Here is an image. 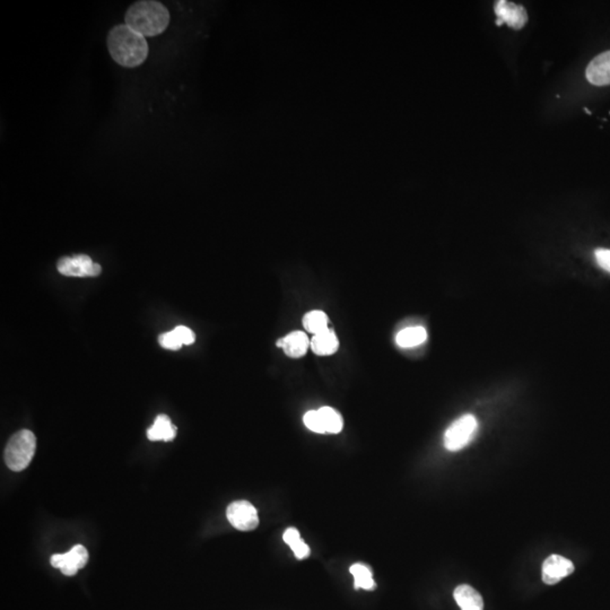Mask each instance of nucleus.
I'll list each match as a JSON object with an SVG mask.
<instances>
[{
    "label": "nucleus",
    "mask_w": 610,
    "mask_h": 610,
    "mask_svg": "<svg viewBox=\"0 0 610 610\" xmlns=\"http://www.w3.org/2000/svg\"><path fill=\"white\" fill-rule=\"evenodd\" d=\"M338 347H340L338 338L331 329L317 333L312 337V340H310V348L315 355H333L338 351Z\"/></svg>",
    "instance_id": "f8f14e48"
},
{
    "label": "nucleus",
    "mask_w": 610,
    "mask_h": 610,
    "mask_svg": "<svg viewBox=\"0 0 610 610\" xmlns=\"http://www.w3.org/2000/svg\"><path fill=\"white\" fill-rule=\"evenodd\" d=\"M283 538L284 542L290 546L293 553L299 560L306 558L310 555V548L301 539V535H299V531L295 528H288L284 533Z\"/></svg>",
    "instance_id": "a211bd4d"
},
{
    "label": "nucleus",
    "mask_w": 610,
    "mask_h": 610,
    "mask_svg": "<svg viewBox=\"0 0 610 610\" xmlns=\"http://www.w3.org/2000/svg\"><path fill=\"white\" fill-rule=\"evenodd\" d=\"M318 413L324 433L338 434L342 432L344 420L342 415L336 409L331 407H322L318 409Z\"/></svg>",
    "instance_id": "dca6fc26"
},
{
    "label": "nucleus",
    "mask_w": 610,
    "mask_h": 610,
    "mask_svg": "<svg viewBox=\"0 0 610 610\" xmlns=\"http://www.w3.org/2000/svg\"><path fill=\"white\" fill-rule=\"evenodd\" d=\"M177 436V427L166 415H159L152 426L147 430V437L150 441H172Z\"/></svg>",
    "instance_id": "4468645a"
},
{
    "label": "nucleus",
    "mask_w": 610,
    "mask_h": 610,
    "mask_svg": "<svg viewBox=\"0 0 610 610\" xmlns=\"http://www.w3.org/2000/svg\"><path fill=\"white\" fill-rule=\"evenodd\" d=\"M228 522L241 531H251L259 524L258 512L250 502L237 501L230 503L226 510Z\"/></svg>",
    "instance_id": "423d86ee"
},
{
    "label": "nucleus",
    "mask_w": 610,
    "mask_h": 610,
    "mask_svg": "<svg viewBox=\"0 0 610 610\" xmlns=\"http://www.w3.org/2000/svg\"><path fill=\"white\" fill-rule=\"evenodd\" d=\"M173 331L178 336L179 340H180L182 345H191L196 340V336H195L193 331H191L190 328L186 327V326H179V327L175 328Z\"/></svg>",
    "instance_id": "4be33fe9"
},
{
    "label": "nucleus",
    "mask_w": 610,
    "mask_h": 610,
    "mask_svg": "<svg viewBox=\"0 0 610 610\" xmlns=\"http://www.w3.org/2000/svg\"><path fill=\"white\" fill-rule=\"evenodd\" d=\"M427 340V333L423 327H409L399 331L395 343L402 348H411L422 345Z\"/></svg>",
    "instance_id": "2eb2a0df"
},
{
    "label": "nucleus",
    "mask_w": 610,
    "mask_h": 610,
    "mask_svg": "<svg viewBox=\"0 0 610 610\" xmlns=\"http://www.w3.org/2000/svg\"><path fill=\"white\" fill-rule=\"evenodd\" d=\"M585 75L592 85L606 86L610 85V50L596 57L589 63Z\"/></svg>",
    "instance_id": "9d476101"
},
{
    "label": "nucleus",
    "mask_w": 610,
    "mask_h": 610,
    "mask_svg": "<svg viewBox=\"0 0 610 610\" xmlns=\"http://www.w3.org/2000/svg\"><path fill=\"white\" fill-rule=\"evenodd\" d=\"M453 597L461 610H484L483 598L471 585L462 584L457 587Z\"/></svg>",
    "instance_id": "ddd939ff"
},
{
    "label": "nucleus",
    "mask_w": 610,
    "mask_h": 610,
    "mask_svg": "<svg viewBox=\"0 0 610 610\" xmlns=\"http://www.w3.org/2000/svg\"><path fill=\"white\" fill-rule=\"evenodd\" d=\"M478 420L473 415L467 414L458 418L445 431L443 443L449 451H460L475 439L478 432Z\"/></svg>",
    "instance_id": "20e7f679"
},
{
    "label": "nucleus",
    "mask_w": 610,
    "mask_h": 610,
    "mask_svg": "<svg viewBox=\"0 0 610 610\" xmlns=\"http://www.w3.org/2000/svg\"><path fill=\"white\" fill-rule=\"evenodd\" d=\"M37 450V437L28 430L15 433L5 449V461L10 471H22L31 464Z\"/></svg>",
    "instance_id": "7ed1b4c3"
},
{
    "label": "nucleus",
    "mask_w": 610,
    "mask_h": 610,
    "mask_svg": "<svg viewBox=\"0 0 610 610\" xmlns=\"http://www.w3.org/2000/svg\"><path fill=\"white\" fill-rule=\"evenodd\" d=\"M574 565L567 558L560 555H551L542 565V581L546 584H556L560 580L572 574Z\"/></svg>",
    "instance_id": "1a4fd4ad"
},
{
    "label": "nucleus",
    "mask_w": 610,
    "mask_h": 610,
    "mask_svg": "<svg viewBox=\"0 0 610 610\" xmlns=\"http://www.w3.org/2000/svg\"><path fill=\"white\" fill-rule=\"evenodd\" d=\"M352 575L354 576V585L355 589H364V590H374L375 589V582H374L373 575L368 567H365L363 564H354L349 569Z\"/></svg>",
    "instance_id": "6ab92c4d"
},
{
    "label": "nucleus",
    "mask_w": 610,
    "mask_h": 610,
    "mask_svg": "<svg viewBox=\"0 0 610 610\" xmlns=\"http://www.w3.org/2000/svg\"><path fill=\"white\" fill-rule=\"evenodd\" d=\"M57 269L68 277H97L102 271L101 266L86 255L63 257L57 264Z\"/></svg>",
    "instance_id": "39448f33"
},
{
    "label": "nucleus",
    "mask_w": 610,
    "mask_h": 610,
    "mask_svg": "<svg viewBox=\"0 0 610 610\" xmlns=\"http://www.w3.org/2000/svg\"><path fill=\"white\" fill-rule=\"evenodd\" d=\"M51 565L59 569L65 575H75L88 564V551L83 545H76L65 554H55L50 558Z\"/></svg>",
    "instance_id": "0eeeda50"
},
{
    "label": "nucleus",
    "mask_w": 610,
    "mask_h": 610,
    "mask_svg": "<svg viewBox=\"0 0 610 610\" xmlns=\"http://www.w3.org/2000/svg\"><path fill=\"white\" fill-rule=\"evenodd\" d=\"M328 324H329V319L324 311H310L303 317V327L308 333H312L313 336L317 333H322V331H328Z\"/></svg>",
    "instance_id": "f3484780"
},
{
    "label": "nucleus",
    "mask_w": 610,
    "mask_h": 610,
    "mask_svg": "<svg viewBox=\"0 0 610 610\" xmlns=\"http://www.w3.org/2000/svg\"><path fill=\"white\" fill-rule=\"evenodd\" d=\"M108 48L115 63L127 68L141 65L148 56L145 37L126 24L115 26L109 32Z\"/></svg>",
    "instance_id": "f257e3e1"
},
{
    "label": "nucleus",
    "mask_w": 610,
    "mask_h": 610,
    "mask_svg": "<svg viewBox=\"0 0 610 610\" xmlns=\"http://www.w3.org/2000/svg\"><path fill=\"white\" fill-rule=\"evenodd\" d=\"M159 345L162 346L163 348L171 349V351H178V349L181 348V346H182L178 336L175 335L173 331L162 333L159 337Z\"/></svg>",
    "instance_id": "412c9836"
},
{
    "label": "nucleus",
    "mask_w": 610,
    "mask_h": 610,
    "mask_svg": "<svg viewBox=\"0 0 610 610\" xmlns=\"http://www.w3.org/2000/svg\"><path fill=\"white\" fill-rule=\"evenodd\" d=\"M495 14L498 16V26L503 23L514 30H521L528 22V14L524 7L511 3L508 0H498L495 3Z\"/></svg>",
    "instance_id": "6e6552de"
},
{
    "label": "nucleus",
    "mask_w": 610,
    "mask_h": 610,
    "mask_svg": "<svg viewBox=\"0 0 610 610\" xmlns=\"http://www.w3.org/2000/svg\"><path fill=\"white\" fill-rule=\"evenodd\" d=\"M278 347L291 358H299L304 356L310 348V340L302 331H293L287 336L278 340Z\"/></svg>",
    "instance_id": "9b49d317"
},
{
    "label": "nucleus",
    "mask_w": 610,
    "mask_h": 610,
    "mask_svg": "<svg viewBox=\"0 0 610 610\" xmlns=\"http://www.w3.org/2000/svg\"><path fill=\"white\" fill-rule=\"evenodd\" d=\"M596 262L598 265L600 266L604 270L610 273V250L609 249H598L596 250Z\"/></svg>",
    "instance_id": "5701e85b"
},
{
    "label": "nucleus",
    "mask_w": 610,
    "mask_h": 610,
    "mask_svg": "<svg viewBox=\"0 0 610 610\" xmlns=\"http://www.w3.org/2000/svg\"><path fill=\"white\" fill-rule=\"evenodd\" d=\"M170 23V13L163 3L152 0L137 1L128 8L125 24L143 37L162 35Z\"/></svg>",
    "instance_id": "f03ea898"
},
{
    "label": "nucleus",
    "mask_w": 610,
    "mask_h": 610,
    "mask_svg": "<svg viewBox=\"0 0 610 610\" xmlns=\"http://www.w3.org/2000/svg\"><path fill=\"white\" fill-rule=\"evenodd\" d=\"M305 426L312 432L319 433V434H324V427L321 424L320 416H319L318 411H310L304 415L303 417Z\"/></svg>",
    "instance_id": "aec40b11"
}]
</instances>
